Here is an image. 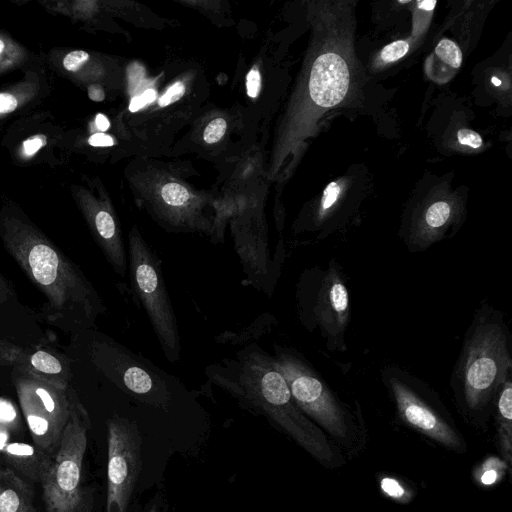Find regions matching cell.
<instances>
[{
  "label": "cell",
  "instance_id": "cell-1",
  "mask_svg": "<svg viewBox=\"0 0 512 512\" xmlns=\"http://www.w3.org/2000/svg\"><path fill=\"white\" fill-rule=\"evenodd\" d=\"M0 239L46 298L45 318L68 332L91 327L105 306L82 270L29 219L0 212Z\"/></svg>",
  "mask_w": 512,
  "mask_h": 512
},
{
  "label": "cell",
  "instance_id": "cell-2",
  "mask_svg": "<svg viewBox=\"0 0 512 512\" xmlns=\"http://www.w3.org/2000/svg\"><path fill=\"white\" fill-rule=\"evenodd\" d=\"M205 374L244 408L267 417L317 460L333 459L326 435L299 409L273 356L262 348L250 345L234 358L208 366Z\"/></svg>",
  "mask_w": 512,
  "mask_h": 512
},
{
  "label": "cell",
  "instance_id": "cell-3",
  "mask_svg": "<svg viewBox=\"0 0 512 512\" xmlns=\"http://www.w3.org/2000/svg\"><path fill=\"white\" fill-rule=\"evenodd\" d=\"M512 336L504 313L483 300L463 336L449 384L469 414L493 406L502 384L512 377Z\"/></svg>",
  "mask_w": 512,
  "mask_h": 512
},
{
  "label": "cell",
  "instance_id": "cell-4",
  "mask_svg": "<svg viewBox=\"0 0 512 512\" xmlns=\"http://www.w3.org/2000/svg\"><path fill=\"white\" fill-rule=\"evenodd\" d=\"M296 312L301 325L317 334L330 352H346L351 298L343 267L329 260L304 269L296 284Z\"/></svg>",
  "mask_w": 512,
  "mask_h": 512
},
{
  "label": "cell",
  "instance_id": "cell-5",
  "mask_svg": "<svg viewBox=\"0 0 512 512\" xmlns=\"http://www.w3.org/2000/svg\"><path fill=\"white\" fill-rule=\"evenodd\" d=\"M90 428L89 414L73 388L68 422L40 483L45 512H92L93 491L82 484Z\"/></svg>",
  "mask_w": 512,
  "mask_h": 512
},
{
  "label": "cell",
  "instance_id": "cell-6",
  "mask_svg": "<svg viewBox=\"0 0 512 512\" xmlns=\"http://www.w3.org/2000/svg\"><path fill=\"white\" fill-rule=\"evenodd\" d=\"M127 258L132 289L148 316L164 356L170 363H177L181 358V338L161 263L136 230L129 234Z\"/></svg>",
  "mask_w": 512,
  "mask_h": 512
},
{
  "label": "cell",
  "instance_id": "cell-7",
  "mask_svg": "<svg viewBox=\"0 0 512 512\" xmlns=\"http://www.w3.org/2000/svg\"><path fill=\"white\" fill-rule=\"evenodd\" d=\"M273 358L299 409L334 437L345 438L353 420L314 366L296 349L278 344Z\"/></svg>",
  "mask_w": 512,
  "mask_h": 512
},
{
  "label": "cell",
  "instance_id": "cell-8",
  "mask_svg": "<svg viewBox=\"0 0 512 512\" xmlns=\"http://www.w3.org/2000/svg\"><path fill=\"white\" fill-rule=\"evenodd\" d=\"M12 380L33 444L53 457L69 419L72 385L18 370Z\"/></svg>",
  "mask_w": 512,
  "mask_h": 512
},
{
  "label": "cell",
  "instance_id": "cell-9",
  "mask_svg": "<svg viewBox=\"0 0 512 512\" xmlns=\"http://www.w3.org/2000/svg\"><path fill=\"white\" fill-rule=\"evenodd\" d=\"M380 376L402 421L448 448L460 447L458 433L442 415L439 399L425 380L394 365L381 369Z\"/></svg>",
  "mask_w": 512,
  "mask_h": 512
},
{
  "label": "cell",
  "instance_id": "cell-10",
  "mask_svg": "<svg viewBox=\"0 0 512 512\" xmlns=\"http://www.w3.org/2000/svg\"><path fill=\"white\" fill-rule=\"evenodd\" d=\"M106 512H127L142 469V439L137 425L119 415L107 421Z\"/></svg>",
  "mask_w": 512,
  "mask_h": 512
},
{
  "label": "cell",
  "instance_id": "cell-11",
  "mask_svg": "<svg viewBox=\"0 0 512 512\" xmlns=\"http://www.w3.org/2000/svg\"><path fill=\"white\" fill-rule=\"evenodd\" d=\"M95 366L126 392L149 405L165 409L169 396L159 375L112 341H97L91 348Z\"/></svg>",
  "mask_w": 512,
  "mask_h": 512
},
{
  "label": "cell",
  "instance_id": "cell-12",
  "mask_svg": "<svg viewBox=\"0 0 512 512\" xmlns=\"http://www.w3.org/2000/svg\"><path fill=\"white\" fill-rule=\"evenodd\" d=\"M73 195L106 260L115 273L124 277L128 270L127 252L110 207L82 188H75Z\"/></svg>",
  "mask_w": 512,
  "mask_h": 512
},
{
  "label": "cell",
  "instance_id": "cell-13",
  "mask_svg": "<svg viewBox=\"0 0 512 512\" xmlns=\"http://www.w3.org/2000/svg\"><path fill=\"white\" fill-rule=\"evenodd\" d=\"M0 365L28 372L60 385H69L72 377L68 359L53 351L22 347L0 339Z\"/></svg>",
  "mask_w": 512,
  "mask_h": 512
},
{
  "label": "cell",
  "instance_id": "cell-14",
  "mask_svg": "<svg viewBox=\"0 0 512 512\" xmlns=\"http://www.w3.org/2000/svg\"><path fill=\"white\" fill-rule=\"evenodd\" d=\"M349 70L345 60L335 52H326L315 60L309 82L310 98L318 107L329 108L345 97Z\"/></svg>",
  "mask_w": 512,
  "mask_h": 512
},
{
  "label": "cell",
  "instance_id": "cell-15",
  "mask_svg": "<svg viewBox=\"0 0 512 512\" xmlns=\"http://www.w3.org/2000/svg\"><path fill=\"white\" fill-rule=\"evenodd\" d=\"M7 467L28 482L41 483L52 462V457L34 444L8 442L0 449Z\"/></svg>",
  "mask_w": 512,
  "mask_h": 512
},
{
  "label": "cell",
  "instance_id": "cell-16",
  "mask_svg": "<svg viewBox=\"0 0 512 512\" xmlns=\"http://www.w3.org/2000/svg\"><path fill=\"white\" fill-rule=\"evenodd\" d=\"M0 512H39L32 484L7 466H0Z\"/></svg>",
  "mask_w": 512,
  "mask_h": 512
},
{
  "label": "cell",
  "instance_id": "cell-17",
  "mask_svg": "<svg viewBox=\"0 0 512 512\" xmlns=\"http://www.w3.org/2000/svg\"><path fill=\"white\" fill-rule=\"evenodd\" d=\"M492 407L495 412L501 452L504 460L510 465L512 462V377L502 384Z\"/></svg>",
  "mask_w": 512,
  "mask_h": 512
},
{
  "label": "cell",
  "instance_id": "cell-18",
  "mask_svg": "<svg viewBox=\"0 0 512 512\" xmlns=\"http://www.w3.org/2000/svg\"><path fill=\"white\" fill-rule=\"evenodd\" d=\"M40 91V79L36 75L0 90V120L32 101Z\"/></svg>",
  "mask_w": 512,
  "mask_h": 512
},
{
  "label": "cell",
  "instance_id": "cell-19",
  "mask_svg": "<svg viewBox=\"0 0 512 512\" xmlns=\"http://www.w3.org/2000/svg\"><path fill=\"white\" fill-rule=\"evenodd\" d=\"M28 59V52L21 44L0 32V75L9 72Z\"/></svg>",
  "mask_w": 512,
  "mask_h": 512
},
{
  "label": "cell",
  "instance_id": "cell-20",
  "mask_svg": "<svg viewBox=\"0 0 512 512\" xmlns=\"http://www.w3.org/2000/svg\"><path fill=\"white\" fill-rule=\"evenodd\" d=\"M19 425V417L14 404L0 397V449L9 442L11 434Z\"/></svg>",
  "mask_w": 512,
  "mask_h": 512
},
{
  "label": "cell",
  "instance_id": "cell-21",
  "mask_svg": "<svg viewBox=\"0 0 512 512\" xmlns=\"http://www.w3.org/2000/svg\"><path fill=\"white\" fill-rule=\"evenodd\" d=\"M436 54L453 68L462 64V52L458 45L449 39H442L435 48Z\"/></svg>",
  "mask_w": 512,
  "mask_h": 512
},
{
  "label": "cell",
  "instance_id": "cell-22",
  "mask_svg": "<svg viewBox=\"0 0 512 512\" xmlns=\"http://www.w3.org/2000/svg\"><path fill=\"white\" fill-rule=\"evenodd\" d=\"M409 50V43L405 40H396L386 45L380 52L384 63L395 62L404 57Z\"/></svg>",
  "mask_w": 512,
  "mask_h": 512
},
{
  "label": "cell",
  "instance_id": "cell-23",
  "mask_svg": "<svg viewBox=\"0 0 512 512\" xmlns=\"http://www.w3.org/2000/svg\"><path fill=\"white\" fill-rule=\"evenodd\" d=\"M47 144V137L43 134H36L25 139L19 149L21 159L32 158L39 150Z\"/></svg>",
  "mask_w": 512,
  "mask_h": 512
},
{
  "label": "cell",
  "instance_id": "cell-24",
  "mask_svg": "<svg viewBox=\"0 0 512 512\" xmlns=\"http://www.w3.org/2000/svg\"><path fill=\"white\" fill-rule=\"evenodd\" d=\"M226 128L227 123L223 118L214 119L204 130V141L208 144L216 143L225 134Z\"/></svg>",
  "mask_w": 512,
  "mask_h": 512
},
{
  "label": "cell",
  "instance_id": "cell-25",
  "mask_svg": "<svg viewBox=\"0 0 512 512\" xmlns=\"http://www.w3.org/2000/svg\"><path fill=\"white\" fill-rule=\"evenodd\" d=\"M381 489L387 496L402 501L407 496L404 487L394 478H383L381 481Z\"/></svg>",
  "mask_w": 512,
  "mask_h": 512
},
{
  "label": "cell",
  "instance_id": "cell-26",
  "mask_svg": "<svg viewBox=\"0 0 512 512\" xmlns=\"http://www.w3.org/2000/svg\"><path fill=\"white\" fill-rule=\"evenodd\" d=\"M185 92V87L182 82L173 84L164 94L159 98V105L161 107L167 106L179 100Z\"/></svg>",
  "mask_w": 512,
  "mask_h": 512
},
{
  "label": "cell",
  "instance_id": "cell-27",
  "mask_svg": "<svg viewBox=\"0 0 512 512\" xmlns=\"http://www.w3.org/2000/svg\"><path fill=\"white\" fill-rule=\"evenodd\" d=\"M458 141L462 145L470 146L472 148H479L482 145L481 136L470 129L462 128L457 133Z\"/></svg>",
  "mask_w": 512,
  "mask_h": 512
},
{
  "label": "cell",
  "instance_id": "cell-28",
  "mask_svg": "<svg viewBox=\"0 0 512 512\" xmlns=\"http://www.w3.org/2000/svg\"><path fill=\"white\" fill-rule=\"evenodd\" d=\"M246 88L247 94L251 98H255L258 95L260 89V74L257 69H252L247 74Z\"/></svg>",
  "mask_w": 512,
  "mask_h": 512
},
{
  "label": "cell",
  "instance_id": "cell-29",
  "mask_svg": "<svg viewBox=\"0 0 512 512\" xmlns=\"http://www.w3.org/2000/svg\"><path fill=\"white\" fill-rule=\"evenodd\" d=\"M88 143L91 146L108 147L114 144V140L111 136L104 133H95L89 137Z\"/></svg>",
  "mask_w": 512,
  "mask_h": 512
},
{
  "label": "cell",
  "instance_id": "cell-30",
  "mask_svg": "<svg viewBox=\"0 0 512 512\" xmlns=\"http://www.w3.org/2000/svg\"><path fill=\"white\" fill-rule=\"evenodd\" d=\"M498 479V469L493 468L491 465L489 468L484 466L482 471V475L480 476V481L484 485H492Z\"/></svg>",
  "mask_w": 512,
  "mask_h": 512
},
{
  "label": "cell",
  "instance_id": "cell-31",
  "mask_svg": "<svg viewBox=\"0 0 512 512\" xmlns=\"http://www.w3.org/2000/svg\"><path fill=\"white\" fill-rule=\"evenodd\" d=\"M88 96L93 101H102L105 98L104 91L100 85L91 84L88 87Z\"/></svg>",
  "mask_w": 512,
  "mask_h": 512
},
{
  "label": "cell",
  "instance_id": "cell-32",
  "mask_svg": "<svg viewBox=\"0 0 512 512\" xmlns=\"http://www.w3.org/2000/svg\"><path fill=\"white\" fill-rule=\"evenodd\" d=\"M11 290L6 280L0 274V305L8 300Z\"/></svg>",
  "mask_w": 512,
  "mask_h": 512
},
{
  "label": "cell",
  "instance_id": "cell-33",
  "mask_svg": "<svg viewBox=\"0 0 512 512\" xmlns=\"http://www.w3.org/2000/svg\"><path fill=\"white\" fill-rule=\"evenodd\" d=\"M95 125L97 129H99L101 132H104L109 128L110 123L105 115L99 113L95 117Z\"/></svg>",
  "mask_w": 512,
  "mask_h": 512
},
{
  "label": "cell",
  "instance_id": "cell-34",
  "mask_svg": "<svg viewBox=\"0 0 512 512\" xmlns=\"http://www.w3.org/2000/svg\"><path fill=\"white\" fill-rule=\"evenodd\" d=\"M146 104L145 102L143 101L141 95L139 96H135L131 99V102H130V105H129V110L131 112H136L138 111L139 109H141L142 107H144Z\"/></svg>",
  "mask_w": 512,
  "mask_h": 512
},
{
  "label": "cell",
  "instance_id": "cell-35",
  "mask_svg": "<svg viewBox=\"0 0 512 512\" xmlns=\"http://www.w3.org/2000/svg\"><path fill=\"white\" fill-rule=\"evenodd\" d=\"M156 91L154 89H147L142 94L141 97L145 104H150L156 99Z\"/></svg>",
  "mask_w": 512,
  "mask_h": 512
},
{
  "label": "cell",
  "instance_id": "cell-36",
  "mask_svg": "<svg viewBox=\"0 0 512 512\" xmlns=\"http://www.w3.org/2000/svg\"><path fill=\"white\" fill-rule=\"evenodd\" d=\"M436 3L437 2L435 0H425V1H418L417 2L419 8L425 9V10H428V11L433 10L435 5H436Z\"/></svg>",
  "mask_w": 512,
  "mask_h": 512
},
{
  "label": "cell",
  "instance_id": "cell-37",
  "mask_svg": "<svg viewBox=\"0 0 512 512\" xmlns=\"http://www.w3.org/2000/svg\"><path fill=\"white\" fill-rule=\"evenodd\" d=\"M151 512H155L154 510H152Z\"/></svg>",
  "mask_w": 512,
  "mask_h": 512
}]
</instances>
